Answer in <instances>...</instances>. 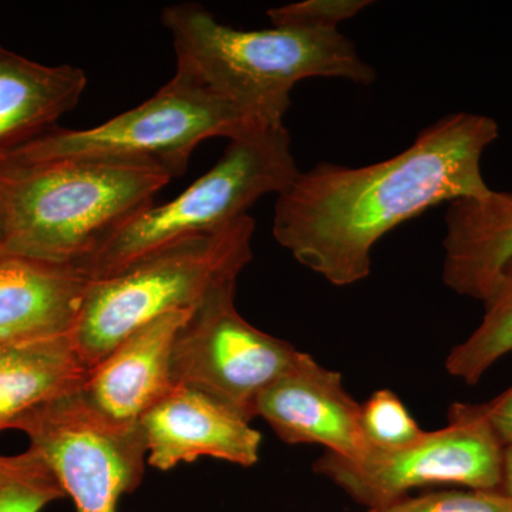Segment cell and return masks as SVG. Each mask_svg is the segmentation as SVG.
Listing matches in <instances>:
<instances>
[{
	"label": "cell",
	"mask_w": 512,
	"mask_h": 512,
	"mask_svg": "<svg viewBox=\"0 0 512 512\" xmlns=\"http://www.w3.org/2000/svg\"><path fill=\"white\" fill-rule=\"evenodd\" d=\"M500 136L483 114H448L402 153L365 167L316 164L278 195L272 234L329 284L350 286L372 271L377 242L443 202L484 198L481 160Z\"/></svg>",
	"instance_id": "6da1fadb"
},
{
	"label": "cell",
	"mask_w": 512,
	"mask_h": 512,
	"mask_svg": "<svg viewBox=\"0 0 512 512\" xmlns=\"http://www.w3.org/2000/svg\"><path fill=\"white\" fill-rule=\"evenodd\" d=\"M173 36L178 72L261 127L285 126L296 83L312 77L369 86L376 70L340 30H241L222 25L198 3L161 13Z\"/></svg>",
	"instance_id": "7a4b0ae2"
},
{
	"label": "cell",
	"mask_w": 512,
	"mask_h": 512,
	"mask_svg": "<svg viewBox=\"0 0 512 512\" xmlns=\"http://www.w3.org/2000/svg\"><path fill=\"white\" fill-rule=\"evenodd\" d=\"M173 175L121 158L0 161L8 235L0 252L80 265L134 215L153 207Z\"/></svg>",
	"instance_id": "3957f363"
},
{
	"label": "cell",
	"mask_w": 512,
	"mask_h": 512,
	"mask_svg": "<svg viewBox=\"0 0 512 512\" xmlns=\"http://www.w3.org/2000/svg\"><path fill=\"white\" fill-rule=\"evenodd\" d=\"M255 221L239 218L218 231L180 239L90 282L73 340L89 369L151 320L195 309L212 292L238 282L252 261Z\"/></svg>",
	"instance_id": "277c9868"
},
{
	"label": "cell",
	"mask_w": 512,
	"mask_h": 512,
	"mask_svg": "<svg viewBox=\"0 0 512 512\" xmlns=\"http://www.w3.org/2000/svg\"><path fill=\"white\" fill-rule=\"evenodd\" d=\"M299 174L286 127L255 128L229 140L218 163L174 200L124 222L77 268L92 281L107 278L165 245L227 227Z\"/></svg>",
	"instance_id": "5b68a950"
},
{
	"label": "cell",
	"mask_w": 512,
	"mask_h": 512,
	"mask_svg": "<svg viewBox=\"0 0 512 512\" xmlns=\"http://www.w3.org/2000/svg\"><path fill=\"white\" fill-rule=\"evenodd\" d=\"M256 126L228 101L190 76L173 79L140 106L87 130L56 127L3 161L49 163L73 158H121L160 165L180 177L195 148L212 137L244 136Z\"/></svg>",
	"instance_id": "8992f818"
},
{
	"label": "cell",
	"mask_w": 512,
	"mask_h": 512,
	"mask_svg": "<svg viewBox=\"0 0 512 512\" xmlns=\"http://www.w3.org/2000/svg\"><path fill=\"white\" fill-rule=\"evenodd\" d=\"M504 446L481 404L456 403L443 429L397 450L370 448L360 460L326 451L315 471L369 510H386L430 485L500 490Z\"/></svg>",
	"instance_id": "52a82bcc"
},
{
	"label": "cell",
	"mask_w": 512,
	"mask_h": 512,
	"mask_svg": "<svg viewBox=\"0 0 512 512\" xmlns=\"http://www.w3.org/2000/svg\"><path fill=\"white\" fill-rule=\"evenodd\" d=\"M10 429L28 436L77 512H117L121 495L143 480L147 443L140 424L111 423L80 392L40 404Z\"/></svg>",
	"instance_id": "ba28073f"
},
{
	"label": "cell",
	"mask_w": 512,
	"mask_h": 512,
	"mask_svg": "<svg viewBox=\"0 0 512 512\" xmlns=\"http://www.w3.org/2000/svg\"><path fill=\"white\" fill-rule=\"evenodd\" d=\"M235 292L232 282L192 309L175 336L171 369L175 386L207 394L251 421L259 394L284 375L301 350L242 318Z\"/></svg>",
	"instance_id": "9c48e42d"
},
{
	"label": "cell",
	"mask_w": 512,
	"mask_h": 512,
	"mask_svg": "<svg viewBox=\"0 0 512 512\" xmlns=\"http://www.w3.org/2000/svg\"><path fill=\"white\" fill-rule=\"evenodd\" d=\"M255 416L262 417L286 444H318L335 456L360 460L370 450L360 426V403L343 377L309 353L259 394Z\"/></svg>",
	"instance_id": "30bf717a"
},
{
	"label": "cell",
	"mask_w": 512,
	"mask_h": 512,
	"mask_svg": "<svg viewBox=\"0 0 512 512\" xmlns=\"http://www.w3.org/2000/svg\"><path fill=\"white\" fill-rule=\"evenodd\" d=\"M147 443V463L168 471L200 457L242 467L258 463L262 436L227 404L207 394L175 386L140 420Z\"/></svg>",
	"instance_id": "8fae6325"
},
{
	"label": "cell",
	"mask_w": 512,
	"mask_h": 512,
	"mask_svg": "<svg viewBox=\"0 0 512 512\" xmlns=\"http://www.w3.org/2000/svg\"><path fill=\"white\" fill-rule=\"evenodd\" d=\"M191 312L167 313L128 335L89 370L80 390L84 402L111 423L140 424L141 417L175 389L174 340Z\"/></svg>",
	"instance_id": "7c38bea8"
},
{
	"label": "cell",
	"mask_w": 512,
	"mask_h": 512,
	"mask_svg": "<svg viewBox=\"0 0 512 512\" xmlns=\"http://www.w3.org/2000/svg\"><path fill=\"white\" fill-rule=\"evenodd\" d=\"M90 282L74 264L0 252V349L73 333Z\"/></svg>",
	"instance_id": "4fadbf2b"
},
{
	"label": "cell",
	"mask_w": 512,
	"mask_h": 512,
	"mask_svg": "<svg viewBox=\"0 0 512 512\" xmlns=\"http://www.w3.org/2000/svg\"><path fill=\"white\" fill-rule=\"evenodd\" d=\"M86 84L79 67L47 66L0 46V161L59 127Z\"/></svg>",
	"instance_id": "5bb4252c"
},
{
	"label": "cell",
	"mask_w": 512,
	"mask_h": 512,
	"mask_svg": "<svg viewBox=\"0 0 512 512\" xmlns=\"http://www.w3.org/2000/svg\"><path fill=\"white\" fill-rule=\"evenodd\" d=\"M443 282L483 302L512 258V192L448 204Z\"/></svg>",
	"instance_id": "9a60e30c"
},
{
	"label": "cell",
	"mask_w": 512,
	"mask_h": 512,
	"mask_svg": "<svg viewBox=\"0 0 512 512\" xmlns=\"http://www.w3.org/2000/svg\"><path fill=\"white\" fill-rule=\"evenodd\" d=\"M89 370L72 333L0 349V433L40 404L80 392Z\"/></svg>",
	"instance_id": "2e32d148"
},
{
	"label": "cell",
	"mask_w": 512,
	"mask_h": 512,
	"mask_svg": "<svg viewBox=\"0 0 512 512\" xmlns=\"http://www.w3.org/2000/svg\"><path fill=\"white\" fill-rule=\"evenodd\" d=\"M483 303L480 325L446 359L448 375L467 384L480 382L490 367L512 352V258Z\"/></svg>",
	"instance_id": "e0dca14e"
},
{
	"label": "cell",
	"mask_w": 512,
	"mask_h": 512,
	"mask_svg": "<svg viewBox=\"0 0 512 512\" xmlns=\"http://www.w3.org/2000/svg\"><path fill=\"white\" fill-rule=\"evenodd\" d=\"M64 497L52 468L33 448L0 456V512H40Z\"/></svg>",
	"instance_id": "ac0fdd59"
},
{
	"label": "cell",
	"mask_w": 512,
	"mask_h": 512,
	"mask_svg": "<svg viewBox=\"0 0 512 512\" xmlns=\"http://www.w3.org/2000/svg\"><path fill=\"white\" fill-rule=\"evenodd\" d=\"M360 426L370 448L397 450L424 436L402 399L389 389L377 390L360 404Z\"/></svg>",
	"instance_id": "d6986e66"
},
{
	"label": "cell",
	"mask_w": 512,
	"mask_h": 512,
	"mask_svg": "<svg viewBox=\"0 0 512 512\" xmlns=\"http://www.w3.org/2000/svg\"><path fill=\"white\" fill-rule=\"evenodd\" d=\"M370 0H303L268 10L275 28L339 30L340 23L359 15Z\"/></svg>",
	"instance_id": "ffe728a7"
},
{
	"label": "cell",
	"mask_w": 512,
	"mask_h": 512,
	"mask_svg": "<svg viewBox=\"0 0 512 512\" xmlns=\"http://www.w3.org/2000/svg\"><path fill=\"white\" fill-rule=\"evenodd\" d=\"M387 512H512V500L500 490H450L406 497Z\"/></svg>",
	"instance_id": "44dd1931"
},
{
	"label": "cell",
	"mask_w": 512,
	"mask_h": 512,
	"mask_svg": "<svg viewBox=\"0 0 512 512\" xmlns=\"http://www.w3.org/2000/svg\"><path fill=\"white\" fill-rule=\"evenodd\" d=\"M494 430L495 436L501 441L504 447L512 444V386L505 390L500 396L495 397L491 402L481 404Z\"/></svg>",
	"instance_id": "7402d4cb"
},
{
	"label": "cell",
	"mask_w": 512,
	"mask_h": 512,
	"mask_svg": "<svg viewBox=\"0 0 512 512\" xmlns=\"http://www.w3.org/2000/svg\"><path fill=\"white\" fill-rule=\"evenodd\" d=\"M500 491L512 500V444L504 447Z\"/></svg>",
	"instance_id": "603a6c76"
},
{
	"label": "cell",
	"mask_w": 512,
	"mask_h": 512,
	"mask_svg": "<svg viewBox=\"0 0 512 512\" xmlns=\"http://www.w3.org/2000/svg\"><path fill=\"white\" fill-rule=\"evenodd\" d=\"M6 235H8V215H6L5 202L0 192V251L5 247Z\"/></svg>",
	"instance_id": "cb8c5ba5"
},
{
	"label": "cell",
	"mask_w": 512,
	"mask_h": 512,
	"mask_svg": "<svg viewBox=\"0 0 512 512\" xmlns=\"http://www.w3.org/2000/svg\"><path fill=\"white\" fill-rule=\"evenodd\" d=\"M367 512H387V511H384V510H369Z\"/></svg>",
	"instance_id": "d4e9b609"
}]
</instances>
